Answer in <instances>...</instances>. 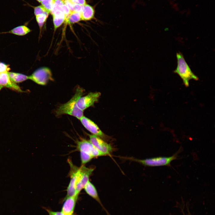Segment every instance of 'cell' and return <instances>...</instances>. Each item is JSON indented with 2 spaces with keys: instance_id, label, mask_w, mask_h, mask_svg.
<instances>
[{
  "instance_id": "11",
  "label": "cell",
  "mask_w": 215,
  "mask_h": 215,
  "mask_svg": "<svg viewBox=\"0 0 215 215\" xmlns=\"http://www.w3.org/2000/svg\"><path fill=\"white\" fill-rule=\"evenodd\" d=\"M78 198L76 196L66 197L61 211L63 215H73Z\"/></svg>"
},
{
  "instance_id": "25",
  "label": "cell",
  "mask_w": 215,
  "mask_h": 215,
  "mask_svg": "<svg viewBox=\"0 0 215 215\" xmlns=\"http://www.w3.org/2000/svg\"><path fill=\"white\" fill-rule=\"evenodd\" d=\"M84 5H82L77 4H73L74 11L81 13Z\"/></svg>"
},
{
  "instance_id": "10",
  "label": "cell",
  "mask_w": 215,
  "mask_h": 215,
  "mask_svg": "<svg viewBox=\"0 0 215 215\" xmlns=\"http://www.w3.org/2000/svg\"><path fill=\"white\" fill-rule=\"evenodd\" d=\"M79 120L84 127L93 134L99 136L104 140L108 139V136L90 119L83 116Z\"/></svg>"
},
{
  "instance_id": "18",
  "label": "cell",
  "mask_w": 215,
  "mask_h": 215,
  "mask_svg": "<svg viewBox=\"0 0 215 215\" xmlns=\"http://www.w3.org/2000/svg\"><path fill=\"white\" fill-rule=\"evenodd\" d=\"M81 20V13L73 11L71 12L66 22L70 24H74Z\"/></svg>"
},
{
  "instance_id": "15",
  "label": "cell",
  "mask_w": 215,
  "mask_h": 215,
  "mask_svg": "<svg viewBox=\"0 0 215 215\" xmlns=\"http://www.w3.org/2000/svg\"><path fill=\"white\" fill-rule=\"evenodd\" d=\"M53 21L54 30L60 27L65 21L64 14L61 11L57 10L53 14Z\"/></svg>"
},
{
  "instance_id": "17",
  "label": "cell",
  "mask_w": 215,
  "mask_h": 215,
  "mask_svg": "<svg viewBox=\"0 0 215 215\" xmlns=\"http://www.w3.org/2000/svg\"><path fill=\"white\" fill-rule=\"evenodd\" d=\"M30 31V30L26 26L21 25L14 28L7 33L19 36H23Z\"/></svg>"
},
{
  "instance_id": "5",
  "label": "cell",
  "mask_w": 215,
  "mask_h": 215,
  "mask_svg": "<svg viewBox=\"0 0 215 215\" xmlns=\"http://www.w3.org/2000/svg\"><path fill=\"white\" fill-rule=\"evenodd\" d=\"M94 170L93 168H88L84 165L79 168L76 184V195L78 196L81 191L89 181V177Z\"/></svg>"
},
{
  "instance_id": "19",
  "label": "cell",
  "mask_w": 215,
  "mask_h": 215,
  "mask_svg": "<svg viewBox=\"0 0 215 215\" xmlns=\"http://www.w3.org/2000/svg\"><path fill=\"white\" fill-rule=\"evenodd\" d=\"M48 15L49 14H43L35 16L36 21L39 26L40 31L46 22Z\"/></svg>"
},
{
  "instance_id": "28",
  "label": "cell",
  "mask_w": 215,
  "mask_h": 215,
  "mask_svg": "<svg viewBox=\"0 0 215 215\" xmlns=\"http://www.w3.org/2000/svg\"><path fill=\"white\" fill-rule=\"evenodd\" d=\"M49 215H63L61 212L54 211L48 209H46Z\"/></svg>"
},
{
  "instance_id": "14",
  "label": "cell",
  "mask_w": 215,
  "mask_h": 215,
  "mask_svg": "<svg viewBox=\"0 0 215 215\" xmlns=\"http://www.w3.org/2000/svg\"><path fill=\"white\" fill-rule=\"evenodd\" d=\"M94 14L95 11L93 7L86 4L84 6L81 13L82 20H90L94 18Z\"/></svg>"
},
{
  "instance_id": "26",
  "label": "cell",
  "mask_w": 215,
  "mask_h": 215,
  "mask_svg": "<svg viewBox=\"0 0 215 215\" xmlns=\"http://www.w3.org/2000/svg\"><path fill=\"white\" fill-rule=\"evenodd\" d=\"M64 3L71 12L73 11V4L69 0H64Z\"/></svg>"
},
{
  "instance_id": "27",
  "label": "cell",
  "mask_w": 215,
  "mask_h": 215,
  "mask_svg": "<svg viewBox=\"0 0 215 215\" xmlns=\"http://www.w3.org/2000/svg\"><path fill=\"white\" fill-rule=\"evenodd\" d=\"M73 4H77L82 5H84L86 4L85 0H69Z\"/></svg>"
},
{
  "instance_id": "21",
  "label": "cell",
  "mask_w": 215,
  "mask_h": 215,
  "mask_svg": "<svg viewBox=\"0 0 215 215\" xmlns=\"http://www.w3.org/2000/svg\"><path fill=\"white\" fill-rule=\"evenodd\" d=\"M64 4V0H54V3L51 13L52 14L57 10L60 11L62 6Z\"/></svg>"
},
{
  "instance_id": "8",
  "label": "cell",
  "mask_w": 215,
  "mask_h": 215,
  "mask_svg": "<svg viewBox=\"0 0 215 215\" xmlns=\"http://www.w3.org/2000/svg\"><path fill=\"white\" fill-rule=\"evenodd\" d=\"M89 141L99 151L105 155H110L112 152L111 145L100 137L93 134L88 135Z\"/></svg>"
},
{
  "instance_id": "2",
  "label": "cell",
  "mask_w": 215,
  "mask_h": 215,
  "mask_svg": "<svg viewBox=\"0 0 215 215\" xmlns=\"http://www.w3.org/2000/svg\"><path fill=\"white\" fill-rule=\"evenodd\" d=\"M176 56L177 66L173 72L180 77L184 85L188 87L189 86V81L190 80H198L199 78L192 71L181 53H177Z\"/></svg>"
},
{
  "instance_id": "7",
  "label": "cell",
  "mask_w": 215,
  "mask_h": 215,
  "mask_svg": "<svg viewBox=\"0 0 215 215\" xmlns=\"http://www.w3.org/2000/svg\"><path fill=\"white\" fill-rule=\"evenodd\" d=\"M68 162L70 167L69 175L70 180L67 188L66 197L77 196L76 195V184L79 168L74 165L70 159L68 160Z\"/></svg>"
},
{
  "instance_id": "13",
  "label": "cell",
  "mask_w": 215,
  "mask_h": 215,
  "mask_svg": "<svg viewBox=\"0 0 215 215\" xmlns=\"http://www.w3.org/2000/svg\"><path fill=\"white\" fill-rule=\"evenodd\" d=\"M84 188L88 195L96 200L104 210L105 211L107 215H110L103 205L96 188L91 182L89 181Z\"/></svg>"
},
{
  "instance_id": "3",
  "label": "cell",
  "mask_w": 215,
  "mask_h": 215,
  "mask_svg": "<svg viewBox=\"0 0 215 215\" xmlns=\"http://www.w3.org/2000/svg\"><path fill=\"white\" fill-rule=\"evenodd\" d=\"M180 151V150H179L173 155L169 157L159 156L144 159L130 158V159L147 166H170L171 162L177 159Z\"/></svg>"
},
{
  "instance_id": "20",
  "label": "cell",
  "mask_w": 215,
  "mask_h": 215,
  "mask_svg": "<svg viewBox=\"0 0 215 215\" xmlns=\"http://www.w3.org/2000/svg\"><path fill=\"white\" fill-rule=\"evenodd\" d=\"M54 0H42V5L49 13H50L53 5Z\"/></svg>"
},
{
  "instance_id": "24",
  "label": "cell",
  "mask_w": 215,
  "mask_h": 215,
  "mask_svg": "<svg viewBox=\"0 0 215 215\" xmlns=\"http://www.w3.org/2000/svg\"><path fill=\"white\" fill-rule=\"evenodd\" d=\"M9 65L0 62V73L8 72L10 70Z\"/></svg>"
},
{
  "instance_id": "12",
  "label": "cell",
  "mask_w": 215,
  "mask_h": 215,
  "mask_svg": "<svg viewBox=\"0 0 215 215\" xmlns=\"http://www.w3.org/2000/svg\"><path fill=\"white\" fill-rule=\"evenodd\" d=\"M4 87L10 88L19 92H22L20 87L10 80L8 72L0 73V90Z\"/></svg>"
},
{
  "instance_id": "29",
  "label": "cell",
  "mask_w": 215,
  "mask_h": 215,
  "mask_svg": "<svg viewBox=\"0 0 215 215\" xmlns=\"http://www.w3.org/2000/svg\"><path fill=\"white\" fill-rule=\"evenodd\" d=\"M39 2L41 3L42 0H36Z\"/></svg>"
},
{
  "instance_id": "23",
  "label": "cell",
  "mask_w": 215,
  "mask_h": 215,
  "mask_svg": "<svg viewBox=\"0 0 215 215\" xmlns=\"http://www.w3.org/2000/svg\"><path fill=\"white\" fill-rule=\"evenodd\" d=\"M34 13L36 16L43 14H49V13L42 5H39L34 8Z\"/></svg>"
},
{
  "instance_id": "22",
  "label": "cell",
  "mask_w": 215,
  "mask_h": 215,
  "mask_svg": "<svg viewBox=\"0 0 215 215\" xmlns=\"http://www.w3.org/2000/svg\"><path fill=\"white\" fill-rule=\"evenodd\" d=\"M80 157L82 165H83L90 161L93 158L90 155L83 152H80Z\"/></svg>"
},
{
  "instance_id": "4",
  "label": "cell",
  "mask_w": 215,
  "mask_h": 215,
  "mask_svg": "<svg viewBox=\"0 0 215 215\" xmlns=\"http://www.w3.org/2000/svg\"><path fill=\"white\" fill-rule=\"evenodd\" d=\"M30 79L37 84L45 85L53 78L50 70L48 67H42L36 70L31 75L28 76Z\"/></svg>"
},
{
  "instance_id": "16",
  "label": "cell",
  "mask_w": 215,
  "mask_h": 215,
  "mask_svg": "<svg viewBox=\"0 0 215 215\" xmlns=\"http://www.w3.org/2000/svg\"><path fill=\"white\" fill-rule=\"evenodd\" d=\"M8 73L10 80L15 83L21 82L29 79L28 76L22 74L8 72Z\"/></svg>"
},
{
  "instance_id": "1",
  "label": "cell",
  "mask_w": 215,
  "mask_h": 215,
  "mask_svg": "<svg viewBox=\"0 0 215 215\" xmlns=\"http://www.w3.org/2000/svg\"><path fill=\"white\" fill-rule=\"evenodd\" d=\"M84 93V90L78 87L76 89L74 95L67 103L59 106L55 111L56 116L67 114L80 119L83 116V111L80 109L77 105L78 99Z\"/></svg>"
},
{
  "instance_id": "9",
  "label": "cell",
  "mask_w": 215,
  "mask_h": 215,
  "mask_svg": "<svg viewBox=\"0 0 215 215\" xmlns=\"http://www.w3.org/2000/svg\"><path fill=\"white\" fill-rule=\"evenodd\" d=\"M100 95V93L99 92H91L86 96L81 97L77 101V106L84 111L97 102Z\"/></svg>"
},
{
  "instance_id": "6",
  "label": "cell",
  "mask_w": 215,
  "mask_h": 215,
  "mask_svg": "<svg viewBox=\"0 0 215 215\" xmlns=\"http://www.w3.org/2000/svg\"><path fill=\"white\" fill-rule=\"evenodd\" d=\"M76 144L77 148L80 152L85 153L93 158L106 156L96 148L89 140L82 139L77 141Z\"/></svg>"
}]
</instances>
